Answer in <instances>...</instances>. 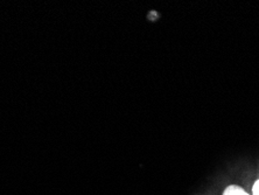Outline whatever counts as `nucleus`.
I'll return each instance as SVG.
<instances>
[{
	"label": "nucleus",
	"instance_id": "obj_1",
	"mask_svg": "<svg viewBox=\"0 0 259 195\" xmlns=\"http://www.w3.org/2000/svg\"><path fill=\"white\" fill-rule=\"evenodd\" d=\"M223 195H250L249 193H246L242 187H239L237 185H231L228 186L226 189H224Z\"/></svg>",
	"mask_w": 259,
	"mask_h": 195
},
{
	"label": "nucleus",
	"instance_id": "obj_2",
	"mask_svg": "<svg viewBox=\"0 0 259 195\" xmlns=\"http://www.w3.org/2000/svg\"><path fill=\"white\" fill-rule=\"evenodd\" d=\"M252 195H259V179L254 182V185L252 187Z\"/></svg>",
	"mask_w": 259,
	"mask_h": 195
}]
</instances>
